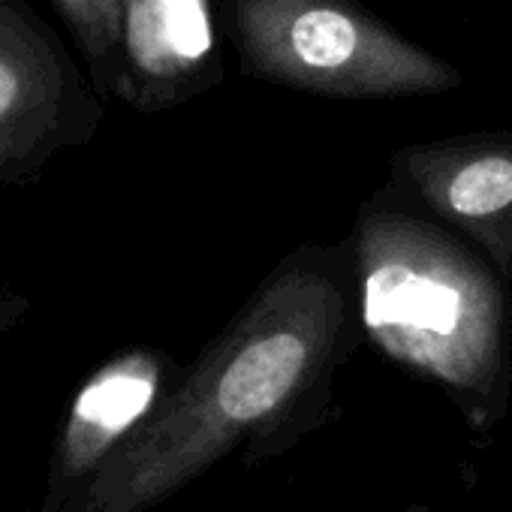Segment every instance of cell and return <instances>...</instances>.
Listing matches in <instances>:
<instances>
[{"mask_svg":"<svg viewBox=\"0 0 512 512\" xmlns=\"http://www.w3.org/2000/svg\"><path fill=\"white\" fill-rule=\"evenodd\" d=\"M362 341L350 238L299 244L64 512H148L235 446L244 467L287 455L338 416L335 374Z\"/></svg>","mask_w":512,"mask_h":512,"instance_id":"6da1fadb","label":"cell"},{"mask_svg":"<svg viewBox=\"0 0 512 512\" xmlns=\"http://www.w3.org/2000/svg\"><path fill=\"white\" fill-rule=\"evenodd\" d=\"M362 338L455 404L485 440L512 407L509 284L482 256L386 184L350 229Z\"/></svg>","mask_w":512,"mask_h":512,"instance_id":"7a4b0ae2","label":"cell"},{"mask_svg":"<svg viewBox=\"0 0 512 512\" xmlns=\"http://www.w3.org/2000/svg\"><path fill=\"white\" fill-rule=\"evenodd\" d=\"M241 76L326 100L449 94L464 73L359 0H220Z\"/></svg>","mask_w":512,"mask_h":512,"instance_id":"3957f363","label":"cell"},{"mask_svg":"<svg viewBox=\"0 0 512 512\" xmlns=\"http://www.w3.org/2000/svg\"><path fill=\"white\" fill-rule=\"evenodd\" d=\"M386 187L467 241L512 284V133L479 130L401 145Z\"/></svg>","mask_w":512,"mask_h":512,"instance_id":"277c9868","label":"cell"},{"mask_svg":"<svg viewBox=\"0 0 512 512\" xmlns=\"http://www.w3.org/2000/svg\"><path fill=\"white\" fill-rule=\"evenodd\" d=\"M181 374L184 365L157 347H127L106 359L61 419L40 512H64L148 425Z\"/></svg>","mask_w":512,"mask_h":512,"instance_id":"5b68a950","label":"cell"},{"mask_svg":"<svg viewBox=\"0 0 512 512\" xmlns=\"http://www.w3.org/2000/svg\"><path fill=\"white\" fill-rule=\"evenodd\" d=\"M121 91L145 112L181 106L223 82L211 0H121Z\"/></svg>","mask_w":512,"mask_h":512,"instance_id":"8992f818","label":"cell"},{"mask_svg":"<svg viewBox=\"0 0 512 512\" xmlns=\"http://www.w3.org/2000/svg\"><path fill=\"white\" fill-rule=\"evenodd\" d=\"M46 100L49 94H37L25 67L0 55V178H16L40 160L46 124H58Z\"/></svg>","mask_w":512,"mask_h":512,"instance_id":"52a82bcc","label":"cell"},{"mask_svg":"<svg viewBox=\"0 0 512 512\" xmlns=\"http://www.w3.org/2000/svg\"><path fill=\"white\" fill-rule=\"evenodd\" d=\"M67 7L76 13L79 25L91 37L94 49L118 46L121 31V0H67Z\"/></svg>","mask_w":512,"mask_h":512,"instance_id":"ba28073f","label":"cell"},{"mask_svg":"<svg viewBox=\"0 0 512 512\" xmlns=\"http://www.w3.org/2000/svg\"><path fill=\"white\" fill-rule=\"evenodd\" d=\"M404 512H434V509H431V506H425V503H410Z\"/></svg>","mask_w":512,"mask_h":512,"instance_id":"9c48e42d","label":"cell"}]
</instances>
